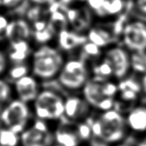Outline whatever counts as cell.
<instances>
[{
    "label": "cell",
    "instance_id": "cell-31",
    "mask_svg": "<svg viewBox=\"0 0 146 146\" xmlns=\"http://www.w3.org/2000/svg\"><path fill=\"white\" fill-rule=\"evenodd\" d=\"M22 0H2V7H7L8 9H11L16 7Z\"/></svg>",
    "mask_w": 146,
    "mask_h": 146
},
{
    "label": "cell",
    "instance_id": "cell-12",
    "mask_svg": "<svg viewBox=\"0 0 146 146\" xmlns=\"http://www.w3.org/2000/svg\"><path fill=\"white\" fill-rule=\"evenodd\" d=\"M93 109L83 97L68 95L64 98V117L73 123L85 121L92 114Z\"/></svg>",
    "mask_w": 146,
    "mask_h": 146
},
{
    "label": "cell",
    "instance_id": "cell-6",
    "mask_svg": "<svg viewBox=\"0 0 146 146\" xmlns=\"http://www.w3.org/2000/svg\"><path fill=\"white\" fill-rule=\"evenodd\" d=\"M57 77L61 86L68 91L82 90L91 77L88 62L79 57L68 60L64 62Z\"/></svg>",
    "mask_w": 146,
    "mask_h": 146
},
{
    "label": "cell",
    "instance_id": "cell-28",
    "mask_svg": "<svg viewBox=\"0 0 146 146\" xmlns=\"http://www.w3.org/2000/svg\"><path fill=\"white\" fill-rule=\"evenodd\" d=\"M12 96V87L7 80L0 79V106L9 102Z\"/></svg>",
    "mask_w": 146,
    "mask_h": 146
},
{
    "label": "cell",
    "instance_id": "cell-17",
    "mask_svg": "<svg viewBox=\"0 0 146 146\" xmlns=\"http://www.w3.org/2000/svg\"><path fill=\"white\" fill-rule=\"evenodd\" d=\"M31 54L32 49L28 40H19L10 42L7 57L13 64H16L26 62Z\"/></svg>",
    "mask_w": 146,
    "mask_h": 146
},
{
    "label": "cell",
    "instance_id": "cell-38",
    "mask_svg": "<svg viewBox=\"0 0 146 146\" xmlns=\"http://www.w3.org/2000/svg\"><path fill=\"white\" fill-rule=\"evenodd\" d=\"M79 1H80V2H86V0H79Z\"/></svg>",
    "mask_w": 146,
    "mask_h": 146
},
{
    "label": "cell",
    "instance_id": "cell-30",
    "mask_svg": "<svg viewBox=\"0 0 146 146\" xmlns=\"http://www.w3.org/2000/svg\"><path fill=\"white\" fill-rule=\"evenodd\" d=\"M7 56L3 51L0 50V75H2L7 68Z\"/></svg>",
    "mask_w": 146,
    "mask_h": 146
},
{
    "label": "cell",
    "instance_id": "cell-9",
    "mask_svg": "<svg viewBox=\"0 0 146 146\" xmlns=\"http://www.w3.org/2000/svg\"><path fill=\"white\" fill-rule=\"evenodd\" d=\"M103 56L111 64L113 69V80L119 81L131 75L130 53L118 42L103 50Z\"/></svg>",
    "mask_w": 146,
    "mask_h": 146
},
{
    "label": "cell",
    "instance_id": "cell-25",
    "mask_svg": "<svg viewBox=\"0 0 146 146\" xmlns=\"http://www.w3.org/2000/svg\"><path fill=\"white\" fill-rule=\"evenodd\" d=\"M76 130L81 141H91L93 134L91 127L86 120L76 123Z\"/></svg>",
    "mask_w": 146,
    "mask_h": 146
},
{
    "label": "cell",
    "instance_id": "cell-16",
    "mask_svg": "<svg viewBox=\"0 0 146 146\" xmlns=\"http://www.w3.org/2000/svg\"><path fill=\"white\" fill-rule=\"evenodd\" d=\"M88 41L86 35L67 29L57 32V44L62 51H71L82 46Z\"/></svg>",
    "mask_w": 146,
    "mask_h": 146
},
{
    "label": "cell",
    "instance_id": "cell-37",
    "mask_svg": "<svg viewBox=\"0 0 146 146\" xmlns=\"http://www.w3.org/2000/svg\"><path fill=\"white\" fill-rule=\"evenodd\" d=\"M61 3L64 4V5H66L68 7H69L71 4L73 2L75 1V0H59Z\"/></svg>",
    "mask_w": 146,
    "mask_h": 146
},
{
    "label": "cell",
    "instance_id": "cell-10",
    "mask_svg": "<svg viewBox=\"0 0 146 146\" xmlns=\"http://www.w3.org/2000/svg\"><path fill=\"white\" fill-rule=\"evenodd\" d=\"M54 142V133L50 130L46 122L38 119L20 133L22 146H52Z\"/></svg>",
    "mask_w": 146,
    "mask_h": 146
},
{
    "label": "cell",
    "instance_id": "cell-14",
    "mask_svg": "<svg viewBox=\"0 0 146 146\" xmlns=\"http://www.w3.org/2000/svg\"><path fill=\"white\" fill-rule=\"evenodd\" d=\"M14 91L19 99L25 103L33 102L39 90V83L33 76L27 75L13 82Z\"/></svg>",
    "mask_w": 146,
    "mask_h": 146
},
{
    "label": "cell",
    "instance_id": "cell-22",
    "mask_svg": "<svg viewBox=\"0 0 146 146\" xmlns=\"http://www.w3.org/2000/svg\"><path fill=\"white\" fill-rule=\"evenodd\" d=\"M20 135L3 126H0V145L2 146H18Z\"/></svg>",
    "mask_w": 146,
    "mask_h": 146
},
{
    "label": "cell",
    "instance_id": "cell-27",
    "mask_svg": "<svg viewBox=\"0 0 146 146\" xmlns=\"http://www.w3.org/2000/svg\"><path fill=\"white\" fill-rule=\"evenodd\" d=\"M130 13L146 20V0H130Z\"/></svg>",
    "mask_w": 146,
    "mask_h": 146
},
{
    "label": "cell",
    "instance_id": "cell-29",
    "mask_svg": "<svg viewBox=\"0 0 146 146\" xmlns=\"http://www.w3.org/2000/svg\"><path fill=\"white\" fill-rule=\"evenodd\" d=\"M86 7L91 10L94 16L100 18L105 0H86Z\"/></svg>",
    "mask_w": 146,
    "mask_h": 146
},
{
    "label": "cell",
    "instance_id": "cell-34",
    "mask_svg": "<svg viewBox=\"0 0 146 146\" xmlns=\"http://www.w3.org/2000/svg\"><path fill=\"white\" fill-rule=\"evenodd\" d=\"M31 3L33 4H36V5H40V6H43V5H49V4L52 3L55 0H30Z\"/></svg>",
    "mask_w": 146,
    "mask_h": 146
},
{
    "label": "cell",
    "instance_id": "cell-20",
    "mask_svg": "<svg viewBox=\"0 0 146 146\" xmlns=\"http://www.w3.org/2000/svg\"><path fill=\"white\" fill-rule=\"evenodd\" d=\"M80 57L79 58L85 60L86 62L93 63L97 60H98L103 54V49L99 47L91 42L87 41L86 43L80 46Z\"/></svg>",
    "mask_w": 146,
    "mask_h": 146
},
{
    "label": "cell",
    "instance_id": "cell-8",
    "mask_svg": "<svg viewBox=\"0 0 146 146\" xmlns=\"http://www.w3.org/2000/svg\"><path fill=\"white\" fill-rule=\"evenodd\" d=\"M117 86L115 108L123 113L141 103L144 98L139 78L132 74L118 81Z\"/></svg>",
    "mask_w": 146,
    "mask_h": 146
},
{
    "label": "cell",
    "instance_id": "cell-26",
    "mask_svg": "<svg viewBox=\"0 0 146 146\" xmlns=\"http://www.w3.org/2000/svg\"><path fill=\"white\" fill-rule=\"evenodd\" d=\"M31 1L30 0H22L16 7L11 9H8L7 13L11 17H17V18H23L25 16L26 12L28 11L31 7Z\"/></svg>",
    "mask_w": 146,
    "mask_h": 146
},
{
    "label": "cell",
    "instance_id": "cell-3",
    "mask_svg": "<svg viewBox=\"0 0 146 146\" xmlns=\"http://www.w3.org/2000/svg\"><path fill=\"white\" fill-rule=\"evenodd\" d=\"M64 59L60 51L48 45H42L32 54V76L45 81L54 79L62 68Z\"/></svg>",
    "mask_w": 146,
    "mask_h": 146
},
{
    "label": "cell",
    "instance_id": "cell-18",
    "mask_svg": "<svg viewBox=\"0 0 146 146\" xmlns=\"http://www.w3.org/2000/svg\"><path fill=\"white\" fill-rule=\"evenodd\" d=\"M90 70L91 76L98 77L104 80H113L112 67L109 60L104 57L103 54L98 60L90 63Z\"/></svg>",
    "mask_w": 146,
    "mask_h": 146
},
{
    "label": "cell",
    "instance_id": "cell-23",
    "mask_svg": "<svg viewBox=\"0 0 146 146\" xmlns=\"http://www.w3.org/2000/svg\"><path fill=\"white\" fill-rule=\"evenodd\" d=\"M31 68L29 64L25 62L21 64H13V66L10 68L7 72V81L14 82L16 80H19L20 78L29 75Z\"/></svg>",
    "mask_w": 146,
    "mask_h": 146
},
{
    "label": "cell",
    "instance_id": "cell-24",
    "mask_svg": "<svg viewBox=\"0 0 146 146\" xmlns=\"http://www.w3.org/2000/svg\"><path fill=\"white\" fill-rule=\"evenodd\" d=\"M48 14L46 9L45 10L42 8V6L34 4L33 6H31L28 11L26 12L25 17L26 20L29 22H34L35 21L40 19H44L43 16Z\"/></svg>",
    "mask_w": 146,
    "mask_h": 146
},
{
    "label": "cell",
    "instance_id": "cell-19",
    "mask_svg": "<svg viewBox=\"0 0 146 146\" xmlns=\"http://www.w3.org/2000/svg\"><path fill=\"white\" fill-rule=\"evenodd\" d=\"M130 71L137 77L146 74V50L130 53Z\"/></svg>",
    "mask_w": 146,
    "mask_h": 146
},
{
    "label": "cell",
    "instance_id": "cell-7",
    "mask_svg": "<svg viewBox=\"0 0 146 146\" xmlns=\"http://www.w3.org/2000/svg\"><path fill=\"white\" fill-rule=\"evenodd\" d=\"M31 117L29 105L19 99H15L8 103L0 111V122L3 126L14 133L20 134L27 128Z\"/></svg>",
    "mask_w": 146,
    "mask_h": 146
},
{
    "label": "cell",
    "instance_id": "cell-11",
    "mask_svg": "<svg viewBox=\"0 0 146 146\" xmlns=\"http://www.w3.org/2000/svg\"><path fill=\"white\" fill-rule=\"evenodd\" d=\"M123 114L130 136L137 138L146 135V103L141 102Z\"/></svg>",
    "mask_w": 146,
    "mask_h": 146
},
{
    "label": "cell",
    "instance_id": "cell-1",
    "mask_svg": "<svg viewBox=\"0 0 146 146\" xmlns=\"http://www.w3.org/2000/svg\"><path fill=\"white\" fill-rule=\"evenodd\" d=\"M97 112L86 119L91 127L93 141L100 145L112 146L127 141L130 134L122 111L115 108Z\"/></svg>",
    "mask_w": 146,
    "mask_h": 146
},
{
    "label": "cell",
    "instance_id": "cell-35",
    "mask_svg": "<svg viewBox=\"0 0 146 146\" xmlns=\"http://www.w3.org/2000/svg\"><path fill=\"white\" fill-rule=\"evenodd\" d=\"M9 23V21L7 19V17L3 15H1L0 14V29L2 30L5 31V29L7 28V25Z\"/></svg>",
    "mask_w": 146,
    "mask_h": 146
},
{
    "label": "cell",
    "instance_id": "cell-2",
    "mask_svg": "<svg viewBox=\"0 0 146 146\" xmlns=\"http://www.w3.org/2000/svg\"><path fill=\"white\" fill-rule=\"evenodd\" d=\"M118 86L114 80L91 76L82 88L83 98L93 110L105 111L115 108Z\"/></svg>",
    "mask_w": 146,
    "mask_h": 146
},
{
    "label": "cell",
    "instance_id": "cell-13",
    "mask_svg": "<svg viewBox=\"0 0 146 146\" xmlns=\"http://www.w3.org/2000/svg\"><path fill=\"white\" fill-rule=\"evenodd\" d=\"M60 123L54 131V141L57 145L62 146H80L81 140L76 130V123L68 121L62 117Z\"/></svg>",
    "mask_w": 146,
    "mask_h": 146
},
{
    "label": "cell",
    "instance_id": "cell-5",
    "mask_svg": "<svg viewBox=\"0 0 146 146\" xmlns=\"http://www.w3.org/2000/svg\"><path fill=\"white\" fill-rule=\"evenodd\" d=\"M35 116L42 120H59L64 115V98L50 90L42 89L33 101Z\"/></svg>",
    "mask_w": 146,
    "mask_h": 146
},
{
    "label": "cell",
    "instance_id": "cell-15",
    "mask_svg": "<svg viewBox=\"0 0 146 146\" xmlns=\"http://www.w3.org/2000/svg\"><path fill=\"white\" fill-rule=\"evenodd\" d=\"M5 38L8 41L29 40L32 36V28L25 18H16L8 23L4 31Z\"/></svg>",
    "mask_w": 146,
    "mask_h": 146
},
{
    "label": "cell",
    "instance_id": "cell-39",
    "mask_svg": "<svg viewBox=\"0 0 146 146\" xmlns=\"http://www.w3.org/2000/svg\"><path fill=\"white\" fill-rule=\"evenodd\" d=\"M52 146H62V145H52Z\"/></svg>",
    "mask_w": 146,
    "mask_h": 146
},
{
    "label": "cell",
    "instance_id": "cell-4",
    "mask_svg": "<svg viewBox=\"0 0 146 146\" xmlns=\"http://www.w3.org/2000/svg\"><path fill=\"white\" fill-rule=\"evenodd\" d=\"M117 42L130 53L146 50V20L127 13L117 37Z\"/></svg>",
    "mask_w": 146,
    "mask_h": 146
},
{
    "label": "cell",
    "instance_id": "cell-21",
    "mask_svg": "<svg viewBox=\"0 0 146 146\" xmlns=\"http://www.w3.org/2000/svg\"><path fill=\"white\" fill-rule=\"evenodd\" d=\"M57 34V29H55V27L49 21H48L47 26L45 29L38 32L32 31V38H34L35 42L40 45H45L48 43Z\"/></svg>",
    "mask_w": 146,
    "mask_h": 146
},
{
    "label": "cell",
    "instance_id": "cell-32",
    "mask_svg": "<svg viewBox=\"0 0 146 146\" xmlns=\"http://www.w3.org/2000/svg\"><path fill=\"white\" fill-rule=\"evenodd\" d=\"M138 78H139L140 84L141 86V90H142L144 98H146V74L138 77Z\"/></svg>",
    "mask_w": 146,
    "mask_h": 146
},
{
    "label": "cell",
    "instance_id": "cell-33",
    "mask_svg": "<svg viewBox=\"0 0 146 146\" xmlns=\"http://www.w3.org/2000/svg\"><path fill=\"white\" fill-rule=\"evenodd\" d=\"M133 143L134 146H146V135L134 138Z\"/></svg>",
    "mask_w": 146,
    "mask_h": 146
},
{
    "label": "cell",
    "instance_id": "cell-36",
    "mask_svg": "<svg viewBox=\"0 0 146 146\" xmlns=\"http://www.w3.org/2000/svg\"><path fill=\"white\" fill-rule=\"evenodd\" d=\"M112 146H134V145H133V143L128 142L127 141H126L119 143V144H116V145H112Z\"/></svg>",
    "mask_w": 146,
    "mask_h": 146
},
{
    "label": "cell",
    "instance_id": "cell-40",
    "mask_svg": "<svg viewBox=\"0 0 146 146\" xmlns=\"http://www.w3.org/2000/svg\"><path fill=\"white\" fill-rule=\"evenodd\" d=\"M0 146H2V145H0Z\"/></svg>",
    "mask_w": 146,
    "mask_h": 146
}]
</instances>
